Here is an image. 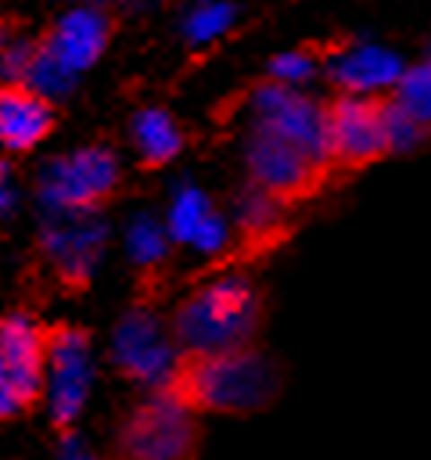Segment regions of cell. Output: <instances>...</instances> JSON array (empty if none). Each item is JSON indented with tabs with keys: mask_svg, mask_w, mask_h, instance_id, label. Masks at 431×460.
Here are the masks:
<instances>
[{
	"mask_svg": "<svg viewBox=\"0 0 431 460\" xmlns=\"http://www.w3.org/2000/svg\"><path fill=\"white\" fill-rule=\"evenodd\" d=\"M284 377L280 367L259 349H230V352H172L162 370L154 392L194 413L216 417H248L280 395Z\"/></svg>",
	"mask_w": 431,
	"mask_h": 460,
	"instance_id": "cell-1",
	"label": "cell"
},
{
	"mask_svg": "<svg viewBox=\"0 0 431 460\" xmlns=\"http://www.w3.org/2000/svg\"><path fill=\"white\" fill-rule=\"evenodd\" d=\"M262 327V295L244 273H223L187 291L169 320V341L176 352H230L255 345Z\"/></svg>",
	"mask_w": 431,
	"mask_h": 460,
	"instance_id": "cell-2",
	"label": "cell"
},
{
	"mask_svg": "<svg viewBox=\"0 0 431 460\" xmlns=\"http://www.w3.org/2000/svg\"><path fill=\"white\" fill-rule=\"evenodd\" d=\"M244 169L251 187L273 198L277 205H295L312 198L334 172L323 147L305 144L259 119L251 122V133L244 144Z\"/></svg>",
	"mask_w": 431,
	"mask_h": 460,
	"instance_id": "cell-3",
	"label": "cell"
},
{
	"mask_svg": "<svg viewBox=\"0 0 431 460\" xmlns=\"http://www.w3.org/2000/svg\"><path fill=\"white\" fill-rule=\"evenodd\" d=\"M201 442V413L172 402L162 392H151L122 417L108 460H198Z\"/></svg>",
	"mask_w": 431,
	"mask_h": 460,
	"instance_id": "cell-4",
	"label": "cell"
},
{
	"mask_svg": "<svg viewBox=\"0 0 431 460\" xmlns=\"http://www.w3.org/2000/svg\"><path fill=\"white\" fill-rule=\"evenodd\" d=\"M50 323L25 309L0 316V424L29 417L47 399Z\"/></svg>",
	"mask_w": 431,
	"mask_h": 460,
	"instance_id": "cell-5",
	"label": "cell"
},
{
	"mask_svg": "<svg viewBox=\"0 0 431 460\" xmlns=\"http://www.w3.org/2000/svg\"><path fill=\"white\" fill-rule=\"evenodd\" d=\"M323 147L334 172H356L391 155L384 93H338L323 104Z\"/></svg>",
	"mask_w": 431,
	"mask_h": 460,
	"instance_id": "cell-6",
	"label": "cell"
},
{
	"mask_svg": "<svg viewBox=\"0 0 431 460\" xmlns=\"http://www.w3.org/2000/svg\"><path fill=\"white\" fill-rule=\"evenodd\" d=\"M119 183H122L119 158L104 144H90L72 155H61L40 176L43 198L50 205H57L65 212H79V216H93L104 205H111L119 194Z\"/></svg>",
	"mask_w": 431,
	"mask_h": 460,
	"instance_id": "cell-7",
	"label": "cell"
},
{
	"mask_svg": "<svg viewBox=\"0 0 431 460\" xmlns=\"http://www.w3.org/2000/svg\"><path fill=\"white\" fill-rule=\"evenodd\" d=\"M115 18L101 7H75L68 14H61L57 22H50L47 29L36 32V43L43 47V54L54 61V68L68 79H75L79 72L93 68L101 61V54L108 50L111 36H115Z\"/></svg>",
	"mask_w": 431,
	"mask_h": 460,
	"instance_id": "cell-8",
	"label": "cell"
},
{
	"mask_svg": "<svg viewBox=\"0 0 431 460\" xmlns=\"http://www.w3.org/2000/svg\"><path fill=\"white\" fill-rule=\"evenodd\" d=\"M57 129L54 101L25 79L0 75V151L29 155Z\"/></svg>",
	"mask_w": 431,
	"mask_h": 460,
	"instance_id": "cell-9",
	"label": "cell"
},
{
	"mask_svg": "<svg viewBox=\"0 0 431 460\" xmlns=\"http://www.w3.org/2000/svg\"><path fill=\"white\" fill-rule=\"evenodd\" d=\"M54 374V424L72 428L79 402L90 385V334L68 320L50 323V356H47V385Z\"/></svg>",
	"mask_w": 431,
	"mask_h": 460,
	"instance_id": "cell-10",
	"label": "cell"
},
{
	"mask_svg": "<svg viewBox=\"0 0 431 460\" xmlns=\"http://www.w3.org/2000/svg\"><path fill=\"white\" fill-rule=\"evenodd\" d=\"M330 83L341 93H384L402 75V65L391 50L381 47H352L334 54L330 61Z\"/></svg>",
	"mask_w": 431,
	"mask_h": 460,
	"instance_id": "cell-11",
	"label": "cell"
},
{
	"mask_svg": "<svg viewBox=\"0 0 431 460\" xmlns=\"http://www.w3.org/2000/svg\"><path fill=\"white\" fill-rule=\"evenodd\" d=\"M133 144H136L140 169L158 172L183 151L187 133L165 108H144L133 115Z\"/></svg>",
	"mask_w": 431,
	"mask_h": 460,
	"instance_id": "cell-12",
	"label": "cell"
},
{
	"mask_svg": "<svg viewBox=\"0 0 431 460\" xmlns=\"http://www.w3.org/2000/svg\"><path fill=\"white\" fill-rule=\"evenodd\" d=\"M154 331V316L151 313H129V320L122 323L119 331V363L129 377H147V374H158L169 367L172 359V341H151L147 334Z\"/></svg>",
	"mask_w": 431,
	"mask_h": 460,
	"instance_id": "cell-13",
	"label": "cell"
},
{
	"mask_svg": "<svg viewBox=\"0 0 431 460\" xmlns=\"http://www.w3.org/2000/svg\"><path fill=\"white\" fill-rule=\"evenodd\" d=\"M388 97L424 129L431 133V61L417 65V68H402V75L395 79V86L388 90Z\"/></svg>",
	"mask_w": 431,
	"mask_h": 460,
	"instance_id": "cell-14",
	"label": "cell"
},
{
	"mask_svg": "<svg viewBox=\"0 0 431 460\" xmlns=\"http://www.w3.org/2000/svg\"><path fill=\"white\" fill-rule=\"evenodd\" d=\"M384 119H388V144H391V155H399V151H413L427 133L384 93Z\"/></svg>",
	"mask_w": 431,
	"mask_h": 460,
	"instance_id": "cell-15",
	"label": "cell"
},
{
	"mask_svg": "<svg viewBox=\"0 0 431 460\" xmlns=\"http://www.w3.org/2000/svg\"><path fill=\"white\" fill-rule=\"evenodd\" d=\"M316 65H320V58L312 54V47H302V50L280 54V58L273 61V79H277V83H287V86H295V83L309 79V75L316 72Z\"/></svg>",
	"mask_w": 431,
	"mask_h": 460,
	"instance_id": "cell-16",
	"label": "cell"
},
{
	"mask_svg": "<svg viewBox=\"0 0 431 460\" xmlns=\"http://www.w3.org/2000/svg\"><path fill=\"white\" fill-rule=\"evenodd\" d=\"M14 25H18V22H14V18H7V14L0 11V50H4V47H7V40L14 36Z\"/></svg>",
	"mask_w": 431,
	"mask_h": 460,
	"instance_id": "cell-17",
	"label": "cell"
},
{
	"mask_svg": "<svg viewBox=\"0 0 431 460\" xmlns=\"http://www.w3.org/2000/svg\"><path fill=\"white\" fill-rule=\"evenodd\" d=\"M0 187H4V165H0Z\"/></svg>",
	"mask_w": 431,
	"mask_h": 460,
	"instance_id": "cell-18",
	"label": "cell"
}]
</instances>
